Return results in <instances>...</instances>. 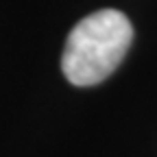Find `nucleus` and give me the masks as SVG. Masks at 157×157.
Returning a JSON list of instances; mask_svg holds the SVG:
<instances>
[{
	"mask_svg": "<svg viewBox=\"0 0 157 157\" xmlns=\"http://www.w3.org/2000/svg\"><path fill=\"white\" fill-rule=\"evenodd\" d=\"M133 39L129 17L118 9H101L78 22L61 55V70L76 87H90L120 66Z\"/></svg>",
	"mask_w": 157,
	"mask_h": 157,
	"instance_id": "f257e3e1",
	"label": "nucleus"
}]
</instances>
